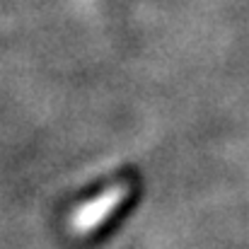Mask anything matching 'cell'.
Listing matches in <instances>:
<instances>
[{"mask_svg":"<svg viewBox=\"0 0 249 249\" xmlns=\"http://www.w3.org/2000/svg\"><path fill=\"white\" fill-rule=\"evenodd\" d=\"M128 196V184H116V186H109L107 191H102L99 196H94L92 201L83 203L73 215H71V230L85 235V232H92L94 228H99L111 211H116L124 198Z\"/></svg>","mask_w":249,"mask_h":249,"instance_id":"obj_1","label":"cell"}]
</instances>
